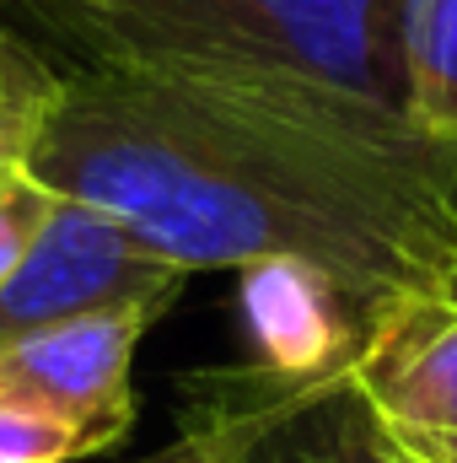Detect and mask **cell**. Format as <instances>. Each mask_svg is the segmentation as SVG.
<instances>
[{
	"label": "cell",
	"instance_id": "cell-5",
	"mask_svg": "<svg viewBox=\"0 0 457 463\" xmlns=\"http://www.w3.org/2000/svg\"><path fill=\"white\" fill-rule=\"evenodd\" d=\"M162 302H129L81 313L49 329H33L0 350V383L33 393L54 415H65L92 453L118 448L135 426V388L129 366L145 329L162 318Z\"/></svg>",
	"mask_w": 457,
	"mask_h": 463
},
{
	"label": "cell",
	"instance_id": "cell-8",
	"mask_svg": "<svg viewBox=\"0 0 457 463\" xmlns=\"http://www.w3.org/2000/svg\"><path fill=\"white\" fill-rule=\"evenodd\" d=\"M398 54L409 124L457 146V0H404Z\"/></svg>",
	"mask_w": 457,
	"mask_h": 463
},
{
	"label": "cell",
	"instance_id": "cell-12",
	"mask_svg": "<svg viewBox=\"0 0 457 463\" xmlns=\"http://www.w3.org/2000/svg\"><path fill=\"white\" fill-rule=\"evenodd\" d=\"M54 71H38L27 54H16L0 33V162L22 156L27 151V135H33V114H38V98L49 87Z\"/></svg>",
	"mask_w": 457,
	"mask_h": 463
},
{
	"label": "cell",
	"instance_id": "cell-3",
	"mask_svg": "<svg viewBox=\"0 0 457 463\" xmlns=\"http://www.w3.org/2000/svg\"><path fill=\"white\" fill-rule=\"evenodd\" d=\"M183 269L151 253L135 232H124L114 216L60 200L43 222L38 242L16 264V275L0 286V350L33 329L129 307V302H162L173 307L183 291Z\"/></svg>",
	"mask_w": 457,
	"mask_h": 463
},
{
	"label": "cell",
	"instance_id": "cell-10",
	"mask_svg": "<svg viewBox=\"0 0 457 463\" xmlns=\"http://www.w3.org/2000/svg\"><path fill=\"white\" fill-rule=\"evenodd\" d=\"M92 458L87 437L54 415L49 404H38L33 393L0 383V463H81Z\"/></svg>",
	"mask_w": 457,
	"mask_h": 463
},
{
	"label": "cell",
	"instance_id": "cell-7",
	"mask_svg": "<svg viewBox=\"0 0 457 463\" xmlns=\"http://www.w3.org/2000/svg\"><path fill=\"white\" fill-rule=\"evenodd\" d=\"M242 313L264 372L275 377H318L355 355L360 318L340 286L296 259H264L242 269Z\"/></svg>",
	"mask_w": 457,
	"mask_h": 463
},
{
	"label": "cell",
	"instance_id": "cell-2",
	"mask_svg": "<svg viewBox=\"0 0 457 463\" xmlns=\"http://www.w3.org/2000/svg\"><path fill=\"white\" fill-rule=\"evenodd\" d=\"M81 65L291 81L404 114V0H16ZM409 118V114H404Z\"/></svg>",
	"mask_w": 457,
	"mask_h": 463
},
{
	"label": "cell",
	"instance_id": "cell-4",
	"mask_svg": "<svg viewBox=\"0 0 457 463\" xmlns=\"http://www.w3.org/2000/svg\"><path fill=\"white\" fill-rule=\"evenodd\" d=\"M350 377L409 463H457V297H398L371 313Z\"/></svg>",
	"mask_w": 457,
	"mask_h": 463
},
{
	"label": "cell",
	"instance_id": "cell-6",
	"mask_svg": "<svg viewBox=\"0 0 457 463\" xmlns=\"http://www.w3.org/2000/svg\"><path fill=\"white\" fill-rule=\"evenodd\" d=\"M253 377V420L231 463H409L360 399L350 361L318 377Z\"/></svg>",
	"mask_w": 457,
	"mask_h": 463
},
{
	"label": "cell",
	"instance_id": "cell-1",
	"mask_svg": "<svg viewBox=\"0 0 457 463\" xmlns=\"http://www.w3.org/2000/svg\"><path fill=\"white\" fill-rule=\"evenodd\" d=\"M22 162L183 275L296 259L360 329L398 297H457V146L340 92L76 65Z\"/></svg>",
	"mask_w": 457,
	"mask_h": 463
},
{
	"label": "cell",
	"instance_id": "cell-9",
	"mask_svg": "<svg viewBox=\"0 0 457 463\" xmlns=\"http://www.w3.org/2000/svg\"><path fill=\"white\" fill-rule=\"evenodd\" d=\"M247 420H253V377H221L210 404H200L194 420L167 448L129 463H231L237 442L247 437Z\"/></svg>",
	"mask_w": 457,
	"mask_h": 463
},
{
	"label": "cell",
	"instance_id": "cell-11",
	"mask_svg": "<svg viewBox=\"0 0 457 463\" xmlns=\"http://www.w3.org/2000/svg\"><path fill=\"white\" fill-rule=\"evenodd\" d=\"M54 205H60V194H49L22 156L0 162V286L16 275V264L38 242V232L54 216Z\"/></svg>",
	"mask_w": 457,
	"mask_h": 463
}]
</instances>
